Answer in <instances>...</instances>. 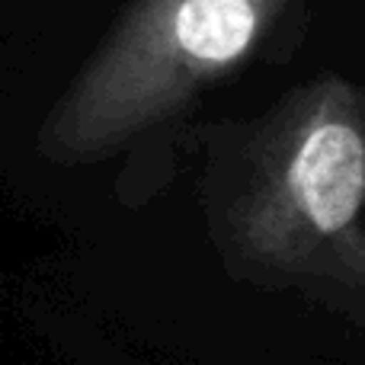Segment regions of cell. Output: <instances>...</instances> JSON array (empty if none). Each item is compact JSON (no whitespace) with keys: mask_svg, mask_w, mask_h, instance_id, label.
I'll return each instance as SVG.
<instances>
[{"mask_svg":"<svg viewBox=\"0 0 365 365\" xmlns=\"http://www.w3.org/2000/svg\"><path fill=\"white\" fill-rule=\"evenodd\" d=\"M266 0H158L90 74L68 125L106 138L138 125L189 81L237 61L257 38Z\"/></svg>","mask_w":365,"mask_h":365,"instance_id":"1","label":"cell"},{"mask_svg":"<svg viewBox=\"0 0 365 365\" xmlns=\"http://www.w3.org/2000/svg\"><path fill=\"white\" fill-rule=\"evenodd\" d=\"M285 189L314 231H343L365 195V141L359 128L343 119L314 122L285 167Z\"/></svg>","mask_w":365,"mask_h":365,"instance_id":"2","label":"cell"}]
</instances>
